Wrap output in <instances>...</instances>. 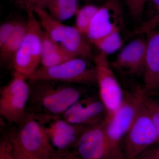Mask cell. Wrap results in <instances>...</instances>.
Wrapping results in <instances>:
<instances>
[{
    "label": "cell",
    "mask_w": 159,
    "mask_h": 159,
    "mask_svg": "<svg viewBox=\"0 0 159 159\" xmlns=\"http://www.w3.org/2000/svg\"><path fill=\"white\" fill-rule=\"evenodd\" d=\"M136 159H153V158L151 156L149 152H148V153H142Z\"/></svg>",
    "instance_id": "d6a6232c"
},
{
    "label": "cell",
    "mask_w": 159,
    "mask_h": 159,
    "mask_svg": "<svg viewBox=\"0 0 159 159\" xmlns=\"http://www.w3.org/2000/svg\"><path fill=\"white\" fill-rule=\"evenodd\" d=\"M30 96L27 111L42 124L61 116L81 99L83 93L70 84L49 80H29Z\"/></svg>",
    "instance_id": "6da1fadb"
},
{
    "label": "cell",
    "mask_w": 159,
    "mask_h": 159,
    "mask_svg": "<svg viewBox=\"0 0 159 159\" xmlns=\"http://www.w3.org/2000/svg\"><path fill=\"white\" fill-rule=\"evenodd\" d=\"M123 13L119 0H106L92 20L86 37L92 43L105 37L123 22Z\"/></svg>",
    "instance_id": "30bf717a"
},
{
    "label": "cell",
    "mask_w": 159,
    "mask_h": 159,
    "mask_svg": "<svg viewBox=\"0 0 159 159\" xmlns=\"http://www.w3.org/2000/svg\"><path fill=\"white\" fill-rule=\"evenodd\" d=\"M84 36L76 27L66 26L64 38L60 44L76 57L87 60L92 57V53Z\"/></svg>",
    "instance_id": "9a60e30c"
},
{
    "label": "cell",
    "mask_w": 159,
    "mask_h": 159,
    "mask_svg": "<svg viewBox=\"0 0 159 159\" xmlns=\"http://www.w3.org/2000/svg\"><path fill=\"white\" fill-rule=\"evenodd\" d=\"M64 48L61 44L52 39L46 32H43L42 39V56Z\"/></svg>",
    "instance_id": "d4e9b609"
},
{
    "label": "cell",
    "mask_w": 159,
    "mask_h": 159,
    "mask_svg": "<svg viewBox=\"0 0 159 159\" xmlns=\"http://www.w3.org/2000/svg\"><path fill=\"white\" fill-rule=\"evenodd\" d=\"M25 77L13 73L11 81L0 90V115L10 123L18 125L27 111L30 87Z\"/></svg>",
    "instance_id": "8992f818"
},
{
    "label": "cell",
    "mask_w": 159,
    "mask_h": 159,
    "mask_svg": "<svg viewBox=\"0 0 159 159\" xmlns=\"http://www.w3.org/2000/svg\"><path fill=\"white\" fill-rule=\"evenodd\" d=\"M46 7L50 14L60 21L70 19L79 10L78 0H49Z\"/></svg>",
    "instance_id": "ac0fdd59"
},
{
    "label": "cell",
    "mask_w": 159,
    "mask_h": 159,
    "mask_svg": "<svg viewBox=\"0 0 159 159\" xmlns=\"http://www.w3.org/2000/svg\"><path fill=\"white\" fill-rule=\"evenodd\" d=\"M27 80H49L87 86L97 83L95 66L87 60L76 57L54 66L37 69Z\"/></svg>",
    "instance_id": "5b68a950"
},
{
    "label": "cell",
    "mask_w": 159,
    "mask_h": 159,
    "mask_svg": "<svg viewBox=\"0 0 159 159\" xmlns=\"http://www.w3.org/2000/svg\"><path fill=\"white\" fill-rule=\"evenodd\" d=\"M125 138V159H136L151 145L158 143L156 129L145 107L144 101Z\"/></svg>",
    "instance_id": "ba28073f"
},
{
    "label": "cell",
    "mask_w": 159,
    "mask_h": 159,
    "mask_svg": "<svg viewBox=\"0 0 159 159\" xmlns=\"http://www.w3.org/2000/svg\"><path fill=\"white\" fill-rule=\"evenodd\" d=\"M99 8V6L90 4L79 9L77 11L75 27L86 37L91 22Z\"/></svg>",
    "instance_id": "44dd1931"
},
{
    "label": "cell",
    "mask_w": 159,
    "mask_h": 159,
    "mask_svg": "<svg viewBox=\"0 0 159 159\" xmlns=\"http://www.w3.org/2000/svg\"><path fill=\"white\" fill-rule=\"evenodd\" d=\"M149 153L153 159H159V147Z\"/></svg>",
    "instance_id": "1f68e13d"
},
{
    "label": "cell",
    "mask_w": 159,
    "mask_h": 159,
    "mask_svg": "<svg viewBox=\"0 0 159 159\" xmlns=\"http://www.w3.org/2000/svg\"><path fill=\"white\" fill-rule=\"evenodd\" d=\"M100 52L107 56L115 53L122 47L120 28H117L105 37L92 43Z\"/></svg>",
    "instance_id": "ffe728a7"
},
{
    "label": "cell",
    "mask_w": 159,
    "mask_h": 159,
    "mask_svg": "<svg viewBox=\"0 0 159 159\" xmlns=\"http://www.w3.org/2000/svg\"><path fill=\"white\" fill-rule=\"evenodd\" d=\"M13 147L15 159H41L20 150L13 145Z\"/></svg>",
    "instance_id": "f1b7e54d"
},
{
    "label": "cell",
    "mask_w": 159,
    "mask_h": 159,
    "mask_svg": "<svg viewBox=\"0 0 159 159\" xmlns=\"http://www.w3.org/2000/svg\"><path fill=\"white\" fill-rule=\"evenodd\" d=\"M99 98L106 110V119L111 118L122 104L124 95L112 70L107 56L99 53L93 57Z\"/></svg>",
    "instance_id": "52a82bcc"
},
{
    "label": "cell",
    "mask_w": 159,
    "mask_h": 159,
    "mask_svg": "<svg viewBox=\"0 0 159 159\" xmlns=\"http://www.w3.org/2000/svg\"><path fill=\"white\" fill-rule=\"evenodd\" d=\"M146 40H133L122 49L113 63L116 68L132 74L144 73Z\"/></svg>",
    "instance_id": "5bb4252c"
},
{
    "label": "cell",
    "mask_w": 159,
    "mask_h": 159,
    "mask_svg": "<svg viewBox=\"0 0 159 159\" xmlns=\"http://www.w3.org/2000/svg\"><path fill=\"white\" fill-rule=\"evenodd\" d=\"M49 1V0H30L28 3H30L34 7L37 6L44 9V7H46Z\"/></svg>",
    "instance_id": "f546056e"
},
{
    "label": "cell",
    "mask_w": 159,
    "mask_h": 159,
    "mask_svg": "<svg viewBox=\"0 0 159 159\" xmlns=\"http://www.w3.org/2000/svg\"><path fill=\"white\" fill-rule=\"evenodd\" d=\"M43 125L51 144L55 150H59L74 148L88 127L68 122L61 116L53 117Z\"/></svg>",
    "instance_id": "8fae6325"
},
{
    "label": "cell",
    "mask_w": 159,
    "mask_h": 159,
    "mask_svg": "<svg viewBox=\"0 0 159 159\" xmlns=\"http://www.w3.org/2000/svg\"><path fill=\"white\" fill-rule=\"evenodd\" d=\"M17 23V21H10L1 25L0 27V48L4 45L13 33Z\"/></svg>",
    "instance_id": "4316f807"
},
{
    "label": "cell",
    "mask_w": 159,
    "mask_h": 159,
    "mask_svg": "<svg viewBox=\"0 0 159 159\" xmlns=\"http://www.w3.org/2000/svg\"><path fill=\"white\" fill-rule=\"evenodd\" d=\"M146 7H148V18L135 31V34H148L159 27V0H148Z\"/></svg>",
    "instance_id": "d6986e66"
},
{
    "label": "cell",
    "mask_w": 159,
    "mask_h": 159,
    "mask_svg": "<svg viewBox=\"0 0 159 159\" xmlns=\"http://www.w3.org/2000/svg\"><path fill=\"white\" fill-rule=\"evenodd\" d=\"M51 159H83L74 152L69 150H55Z\"/></svg>",
    "instance_id": "83f0119b"
},
{
    "label": "cell",
    "mask_w": 159,
    "mask_h": 159,
    "mask_svg": "<svg viewBox=\"0 0 159 159\" xmlns=\"http://www.w3.org/2000/svg\"><path fill=\"white\" fill-rule=\"evenodd\" d=\"M34 11L38 16L41 27L52 39L61 43L64 38L66 26L48 13L44 8L35 6Z\"/></svg>",
    "instance_id": "e0dca14e"
},
{
    "label": "cell",
    "mask_w": 159,
    "mask_h": 159,
    "mask_svg": "<svg viewBox=\"0 0 159 159\" xmlns=\"http://www.w3.org/2000/svg\"><path fill=\"white\" fill-rule=\"evenodd\" d=\"M81 1H84L86 2H96V1H100V0H81Z\"/></svg>",
    "instance_id": "836d02e7"
},
{
    "label": "cell",
    "mask_w": 159,
    "mask_h": 159,
    "mask_svg": "<svg viewBox=\"0 0 159 159\" xmlns=\"http://www.w3.org/2000/svg\"><path fill=\"white\" fill-rule=\"evenodd\" d=\"M146 95L145 89L141 87L125 94L122 104L116 111L109 119L104 120L107 137L114 149L120 151L119 143L133 124Z\"/></svg>",
    "instance_id": "277c9868"
},
{
    "label": "cell",
    "mask_w": 159,
    "mask_h": 159,
    "mask_svg": "<svg viewBox=\"0 0 159 159\" xmlns=\"http://www.w3.org/2000/svg\"><path fill=\"white\" fill-rule=\"evenodd\" d=\"M129 14L134 19L142 21L148 0H124Z\"/></svg>",
    "instance_id": "cb8c5ba5"
},
{
    "label": "cell",
    "mask_w": 159,
    "mask_h": 159,
    "mask_svg": "<svg viewBox=\"0 0 159 159\" xmlns=\"http://www.w3.org/2000/svg\"><path fill=\"white\" fill-rule=\"evenodd\" d=\"M0 159H15L13 145L9 134L6 135L1 139Z\"/></svg>",
    "instance_id": "484cf974"
},
{
    "label": "cell",
    "mask_w": 159,
    "mask_h": 159,
    "mask_svg": "<svg viewBox=\"0 0 159 159\" xmlns=\"http://www.w3.org/2000/svg\"><path fill=\"white\" fill-rule=\"evenodd\" d=\"M106 115L105 106L99 98L89 97L80 99L61 117L71 123L90 126L104 121Z\"/></svg>",
    "instance_id": "7c38bea8"
},
{
    "label": "cell",
    "mask_w": 159,
    "mask_h": 159,
    "mask_svg": "<svg viewBox=\"0 0 159 159\" xmlns=\"http://www.w3.org/2000/svg\"><path fill=\"white\" fill-rule=\"evenodd\" d=\"M74 152L83 159H121V152L114 149L107 137L104 121L88 126L80 137Z\"/></svg>",
    "instance_id": "9c48e42d"
},
{
    "label": "cell",
    "mask_w": 159,
    "mask_h": 159,
    "mask_svg": "<svg viewBox=\"0 0 159 159\" xmlns=\"http://www.w3.org/2000/svg\"><path fill=\"white\" fill-rule=\"evenodd\" d=\"M74 58H76V57L63 48L43 56L41 57V62L43 67H48L61 64Z\"/></svg>",
    "instance_id": "7402d4cb"
},
{
    "label": "cell",
    "mask_w": 159,
    "mask_h": 159,
    "mask_svg": "<svg viewBox=\"0 0 159 159\" xmlns=\"http://www.w3.org/2000/svg\"><path fill=\"white\" fill-rule=\"evenodd\" d=\"M34 6L27 3L25 9L28 14L26 30L19 49L15 57L14 73L27 79L37 70L42 56L43 31L35 17Z\"/></svg>",
    "instance_id": "7a4b0ae2"
},
{
    "label": "cell",
    "mask_w": 159,
    "mask_h": 159,
    "mask_svg": "<svg viewBox=\"0 0 159 159\" xmlns=\"http://www.w3.org/2000/svg\"><path fill=\"white\" fill-rule=\"evenodd\" d=\"M146 40L144 87L147 93H159V30L148 33Z\"/></svg>",
    "instance_id": "4fadbf2b"
},
{
    "label": "cell",
    "mask_w": 159,
    "mask_h": 159,
    "mask_svg": "<svg viewBox=\"0 0 159 159\" xmlns=\"http://www.w3.org/2000/svg\"><path fill=\"white\" fill-rule=\"evenodd\" d=\"M144 104L156 129L159 143V99L150 97V95L147 93Z\"/></svg>",
    "instance_id": "603a6c76"
},
{
    "label": "cell",
    "mask_w": 159,
    "mask_h": 159,
    "mask_svg": "<svg viewBox=\"0 0 159 159\" xmlns=\"http://www.w3.org/2000/svg\"><path fill=\"white\" fill-rule=\"evenodd\" d=\"M13 1L19 6L22 7L25 9L26 4L29 3L30 0H13Z\"/></svg>",
    "instance_id": "4dcf8cb0"
},
{
    "label": "cell",
    "mask_w": 159,
    "mask_h": 159,
    "mask_svg": "<svg viewBox=\"0 0 159 159\" xmlns=\"http://www.w3.org/2000/svg\"><path fill=\"white\" fill-rule=\"evenodd\" d=\"M15 147L41 159H51L55 149L43 125L27 111L16 130L8 134Z\"/></svg>",
    "instance_id": "3957f363"
},
{
    "label": "cell",
    "mask_w": 159,
    "mask_h": 159,
    "mask_svg": "<svg viewBox=\"0 0 159 159\" xmlns=\"http://www.w3.org/2000/svg\"><path fill=\"white\" fill-rule=\"evenodd\" d=\"M26 23L18 21L17 25L9 39L0 48L1 63L13 66L15 57L22 41L26 30Z\"/></svg>",
    "instance_id": "2e32d148"
}]
</instances>
